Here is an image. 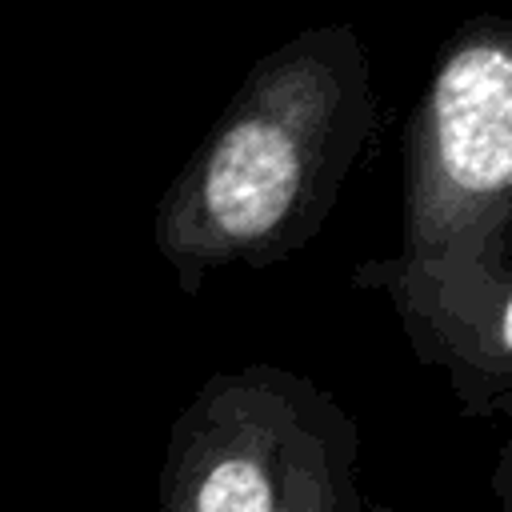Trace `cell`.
<instances>
[{"instance_id": "cell-1", "label": "cell", "mask_w": 512, "mask_h": 512, "mask_svg": "<svg viewBox=\"0 0 512 512\" xmlns=\"http://www.w3.org/2000/svg\"><path fill=\"white\" fill-rule=\"evenodd\" d=\"M372 124L368 72L352 32H308L252 76L216 128L196 212L220 252L276 260L324 216Z\"/></svg>"}, {"instance_id": "cell-2", "label": "cell", "mask_w": 512, "mask_h": 512, "mask_svg": "<svg viewBox=\"0 0 512 512\" xmlns=\"http://www.w3.org/2000/svg\"><path fill=\"white\" fill-rule=\"evenodd\" d=\"M512 204V24H472L440 56L412 120L408 252Z\"/></svg>"}, {"instance_id": "cell-3", "label": "cell", "mask_w": 512, "mask_h": 512, "mask_svg": "<svg viewBox=\"0 0 512 512\" xmlns=\"http://www.w3.org/2000/svg\"><path fill=\"white\" fill-rule=\"evenodd\" d=\"M300 380L272 372L228 412V432L204 448L184 512H284L320 416L296 400Z\"/></svg>"}, {"instance_id": "cell-4", "label": "cell", "mask_w": 512, "mask_h": 512, "mask_svg": "<svg viewBox=\"0 0 512 512\" xmlns=\"http://www.w3.org/2000/svg\"><path fill=\"white\" fill-rule=\"evenodd\" d=\"M284 512H380V508L360 504L348 468V448H336L328 432H316L312 448L300 460V472L292 480V500Z\"/></svg>"}, {"instance_id": "cell-5", "label": "cell", "mask_w": 512, "mask_h": 512, "mask_svg": "<svg viewBox=\"0 0 512 512\" xmlns=\"http://www.w3.org/2000/svg\"><path fill=\"white\" fill-rule=\"evenodd\" d=\"M500 352L512 360V296L504 300V312H500Z\"/></svg>"}]
</instances>
